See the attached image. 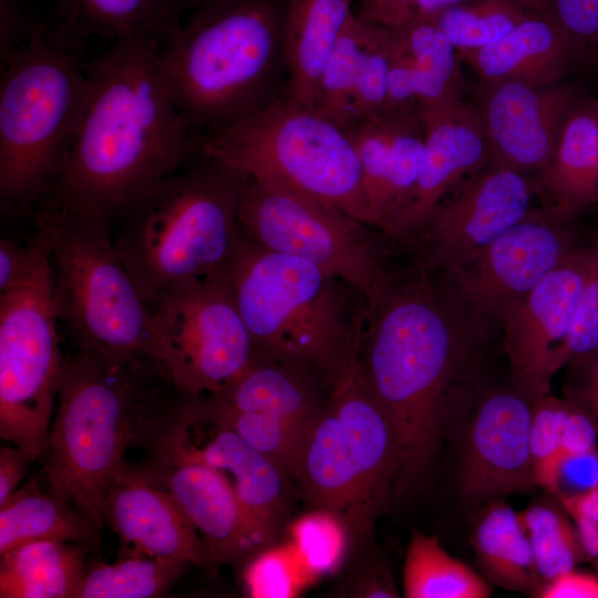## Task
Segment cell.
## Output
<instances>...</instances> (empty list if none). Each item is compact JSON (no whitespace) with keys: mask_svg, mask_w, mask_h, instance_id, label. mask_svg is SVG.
Returning a JSON list of instances; mask_svg holds the SVG:
<instances>
[{"mask_svg":"<svg viewBox=\"0 0 598 598\" xmlns=\"http://www.w3.org/2000/svg\"><path fill=\"white\" fill-rule=\"evenodd\" d=\"M406 598H486L487 579L448 554L433 535L414 532L406 548L403 576Z\"/></svg>","mask_w":598,"mask_h":598,"instance_id":"cell-33","label":"cell"},{"mask_svg":"<svg viewBox=\"0 0 598 598\" xmlns=\"http://www.w3.org/2000/svg\"><path fill=\"white\" fill-rule=\"evenodd\" d=\"M598 348V237L587 245L584 282L575 307L573 321L564 341L555 349L549 362L551 378L574 359Z\"/></svg>","mask_w":598,"mask_h":598,"instance_id":"cell-41","label":"cell"},{"mask_svg":"<svg viewBox=\"0 0 598 598\" xmlns=\"http://www.w3.org/2000/svg\"><path fill=\"white\" fill-rule=\"evenodd\" d=\"M165 411L147 440L151 463L145 468L177 501L213 564L244 565L257 548L231 483L181 447L165 425Z\"/></svg>","mask_w":598,"mask_h":598,"instance_id":"cell-17","label":"cell"},{"mask_svg":"<svg viewBox=\"0 0 598 598\" xmlns=\"http://www.w3.org/2000/svg\"><path fill=\"white\" fill-rule=\"evenodd\" d=\"M390 30L385 110L416 113L462 97L464 81L456 50L431 22Z\"/></svg>","mask_w":598,"mask_h":598,"instance_id":"cell-25","label":"cell"},{"mask_svg":"<svg viewBox=\"0 0 598 598\" xmlns=\"http://www.w3.org/2000/svg\"><path fill=\"white\" fill-rule=\"evenodd\" d=\"M34 224L49 245L58 321L78 349L162 371L151 307L115 249L110 224L47 200Z\"/></svg>","mask_w":598,"mask_h":598,"instance_id":"cell-7","label":"cell"},{"mask_svg":"<svg viewBox=\"0 0 598 598\" xmlns=\"http://www.w3.org/2000/svg\"><path fill=\"white\" fill-rule=\"evenodd\" d=\"M539 598H598V575L573 568L544 582Z\"/></svg>","mask_w":598,"mask_h":598,"instance_id":"cell-51","label":"cell"},{"mask_svg":"<svg viewBox=\"0 0 598 598\" xmlns=\"http://www.w3.org/2000/svg\"><path fill=\"white\" fill-rule=\"evenodd\" d=\"M568 365L565 399L585 410L598 426V348L574 359Z\"/></svg>","mask_w":598,"mask_h":598,"instance_id":"cell-47","label":"cell"},{"mask_svg":"<svg viewBox=\"0 0 598 598\" xmlns=\"http://www.w3.org/2000/svg\"><path fill=\"white\" fill-rule=\"evenodd\" d=\"M179 399L165 413V425L190 456L223 472L240 503L257 551L277 544L287 517L291 477L277 463L249 445L233 430L197 415L210 427L208 437H192L179 416ZM256 551V553H257Z\"/></svg>","mask_w":598,"mask_h":598,"instance_id":"cell-21","label":"cell"},{"mask_svg":"<svg viewBox=\"0 0 598 598\" xmlns=\"http://www.w3.org/2000/svg\"><path fill=\"white\" fill-rule=\"evenodd\" d=\"M33 461L13 444L0 448V506L20 487Z\"/></svg>","mask_w":598,"mask_h":598,"instance_id":"cell-52","label":"cell"},{"mask_svg":"<svg viewBox=\"0 0 598 598\" xmlns=\"http://www.w3.org/2000/svg\"><path fill=\"white\" fill-rule=\"evenodd\" d=\"M244 567L245 588L251 597H292L313 578L288 542L258 550Z\"/></svg>","mask_w":598,"mask_h":598,"instance_id":"cell-39","label":"cell"},{"mask_svg":"<svg viewBox=\"0 0 598 598\" xmlns=\"http://www.w3.org/2000/svg\"><path fill=\"white\" fill-rule=\"evenodd\" d=\"M161 63L200 143L287 90L283 9L277 0H200L162 42Z\"/></svg>","mask_w":598,"mask_h":598,"instance_id":"cell-3","label":"cell"},{"mask_svg":"<svg viewBox=\"0 0 598 598\" xmlns=\"http://www.w3.org/2000/svg\"><path fill=\"white\" fill-rule=\"evenodd\" d=\"M472 545L488 581L537 597L544 581L519 512L502 498L486 503L474 524Z\"/></svg>","mask_w":598,"mask_h":598,"instance_id":"cell-31","label":"cell"},{"mask_svg":"<svg viewBox=\"0 0 598 598\" xmlns=\"http://www.w3.org/2000/svg\"><path fill=\"white\" fill-rule=\"evenodd\" d=\"M58 324L45 237L28 277L0 292V436L34 461L47 442L65 361Z\"/></svg>","mask_w":598,"mask_h":598,"instance_id":"cell-11","label":"cell"},{"mask_svg":"<svg viewBox=\"0 0 598 598\" xmlns=\"http://www.w3.org/2000/svg\"><path fill=\"white\" fill-rule=\"evenodd\" d=\"M533 178L545 209L564 219L598 205V99L578 100L550 163Z\"/></svg>","mask_w":598,"mask_h":598,"instance_id":"cell-27","label":"cell"},{"mask_svg":"<svg viewBox=\"0 0 598 598\" xmlns=\"http://www.w3.org/2000/svg\"><path fill=\"white\" fill-rule=\"evenodd\" d=\"M145 364L79 350L64 361L55 411L40 456L48 486L103 528L105 493L131 444L150 437L164 408Z\"/></svg>","mask_w":598,"mask_h":598,"instance_id":"cell-5","label":"cell"},{"mask_svg":"<svg viewBox=\"0 0 598 598\" xmlns=\"http://www.w3.org/2000/svg\"><path fill=\"white\" fill-rule=\"evenodd\" d=\"M587 246H576L499 319L512 386L530 402L549 394V362L566 338L584 282Z\"/></svg>","mask_w":598,"mask_h":598,"instance_id":"cell-18","label":"cell"},{"mask_svg":"<svg viewBox=\"0 0 598 598\" xmlns=\"http://www.w3.org/2000/svg\"><path fill=\"white\" fill-rule=\"evenodd\" d=\"M569 221L547 209H532L467 265L441 275L476 312L499 326L505 311L577 246Z\"/></svg>","mask_w":598,"mask_h":598,"instance_id":"cell-15","label":"cell"},{"mask_svg":"<svg viewBox=\"0 0 598 598\" xmlns=\"http://www.w3.org/2000/svg\"><path fill=\"white\" fill-rule=\"evenodd\" d=\"M529 11L548 12L551 8V0H513Z\"/></svg>","mask_w":598,"mask_h":598,"instance_id":"cell-54","label":"cell"},{"mask_svg":"<svg viewBox=\"0 0 598 598\" xmlns=\"http://www.w3.org/2000/svg\"><path fill=\"white\" fill-rule=\"evenodd\" d=\"M102 514L104 525L121 540V554L138 553L198 567L213 564L193 523L147 468L126 463L105 493Z\"/></svg>","mask_w":598,"mask_h":598,"instance_id":"cell-22","label":"cell"},{"mask_svg":"<svg viewBox=\"0 0 598 598\" xmlns=\"http://www.w3.org/2000/svg\"><path fill=\"white\" fill-rule=\"evenodd\" d=\"M190 565L138 553L113 563L89 561L75 598H151L164 596Z\"/></svg>","mask_w":598,"mask_h":598,"instance_id":"cell-34","label":"cell"},{"mask_svg":"<svg viewBox=\"0 0 598 598\" xmlns=\"http://www.w3.org/2000/svg\"><path fill=\"white\" fill-rule=\"evenodd\" d=\"M462 0H360L357 16L384 28L429 22L445 8Z\"/></svg>","mask_w":598,"mask_h":598,"instance_id":"cell-43","label":"cell"},{"mask_svg":"<svg viewBox=\"0 0 598 598\" xmlns=\"http://www.w3.org/2000/svg\"><path fill=\"white\" fill-rule=\"evenodd\" d=\"M497 329L443 275L420 264L388 272L367 301L357 357L395 435L394 494L424 481L485 390Z\"/></svg>","mask_w":598,"mask_h":598,"instance_id":"cell-1","label":"cell"},{"mask_svg":"<svg viewBox=\"0 0 598 598\" xmlns=\"http://www.w3.org/2000/svg\"><path fill=\"white\" fill-rule=\"evenodd\" d=\"M581 96L564 83L482 82L474 103L489 157L537 176L550 163L570 110Z\"/></svg>","mask_w":598,"mask_h":598,"instance_id":"cell-19","label":"cell"},{"mask_svg":"<svg viewBox=\"0 0 598 598\" xmlns=\"http://www.w3.org/2000/svg\"><path fill=\"white\" fill-rule=\"evenodd\" d=\"M425 126V154L420 174L402 209L386 230L414 243L453 187L488 159L489 150L474 104L457 97L420 114Z\"/></svg>","mask_w":598,"mask_h":598,"instance_id":"cell-20","label":"cell"},{"mask_svg":"<svg viewBox=\"0 0 598 598\" xmlns=\"http://www.w3.org/2000/svg\"><path fill=\"white\" fill-rule=\"evenodd\" d=\"M68 23L112 41L154 37L162 42L179 24L186 0H65Z\"/></svg>","mask_w":598,"mask_h":598,"instance_id":"cell-32","label":"cell"},{"mask_svg":"<svg viewBox=\"0 0 598 598\" xmlns=\"http://www.w3.org/2000/svg\"><path fill=\"white\" fill-rule=\"evenodd\" d=\"M90 547L60 540L22 544L0 555L1 598H75Z\"/></svg>","mask_w":598,"mask_h":598,"instance_id":"cell-30","label":"cell"},{"mask_svg":"<svg viewBox=\"0 0 598 598\" xmlns=\"http://www.w3.org/2000/svg\"><path fill=\"white\" fill-rule=\"evenodd\" d=\"M330 385L305 367L257 357L233 384L200 398L214 409L264 416L305 435L324 406Z\"/></svg>","mask_w":598,"mask_h":598,"instance_id":"cell-26","label":"cell"},{"mask_svg":"<svg viewBox=\"0 0 598 598\" xmlns=\"http://www.w3.org/2000/svg\"><path fill=\"white\" fill-rule=\"evenodd\" d=\"M353 0H288L283 9V43L288 94L313 107L323 64L353 13Z\"/></svg>","mask_w":598,"mask_h":598,"instance_id":"cell-28","label":"cell"},{"mask_svg":"<svg viewBox=\"0 0 598 598\" xmlns=\"http://www.w3.org/2000/svg\"><path fill=\"white\" fill-rule=\"evenodd\" d=\"M569 402L570 409L561 437V452L564 454H575L598 448V426L596 421L580 406L571 401Z\"/></svg>","mask_w":598,"mask_h":598,"instance_id":"cell-50","label":"cell"},{"mask_svg":"<svg viewBox=\"0 0 598 598\" xmlns=\"http://www.w3.org/2000/svg\"><path fill=\"white\" fill-rule=\"evenodd\" d=\"M238 221L258 245L320 267L357 288L367 301L388 275L364 225L285 188L245 176Z\"/></svg>","mask_w":598,"mask_h":598,"instance_id":"cell-13","label":"cell"},{"mask_svg":"<svg viewBox=\"0 0 598 598\" xmlns=\"http://www.w3.org/2000/svg\"><path fill=\"white\" fill-rule=\"evenodd\" d=\"M556 498L566 513L581 512L598 519V489L581 495Z\"/></svg>","mask_w":598,"mask_h":598,"instance_id":"cell-53","label":"cell"},{"mask_svg":"<svg viewBox=\"0 0 598 598\" xmlns=\"http://www.w3.org/2000/svg\"><path fill=\"white\" fill-rule=\"evenodd\" d=\"M532 406L512 385L484 390L464 423L460 495L488 503L537 487L530 448Z\"/></svg>","mask_w":598,"mask_h":598,"instance_id":"cell-16","label":"cell"},{"mask_svg":"<svg viewBox=\"0 0 598 598\" xmlns=\"http://www.w3.org/2000/svg\"><path fill=\"white\" fill-rule=\"evenodd\" d=\"M288 543L313 576L334 571L342 565L352 535L333 512L312 508L287 526Z\"/></svg>","mask_w":598,"mask_h":598,"instance_id":"cell-38","label":"cell"},{"mask_svg":"<svg viewBox=\"0 0 598 598\" xmlns=\"http://www.w3.org/2000/svg\"><path fill=\"white\" fill-rule=\"evenodd\" d=\"M529 10L513 0H462L431 21L456 52L487 47L514 29Z\"/></svg>","mask_w":598,"mask_h":598,"instance_id":"cell-36","label":"cell"},{"mask_svg":"<svg viewBox=\"0 0 598 598\" xmlns=\"http://www.w3.org/2000/svg\"><path fill=\"white\" fill-rule=\"evenodd\" d=\"M389 69L390 30L389 28L370 23L360 58L353 95V121L385 110L388 103Z\"/></svg>","mask_w":598,"mask_h":598,"instance_id":"cell-42","label":"cell"},{"mask_svg":"<svg viewBox=\"0 0 598 598\" xmlns=\"http://www.w3.org/2000/svg\"><path fill=\"white\" fill-rule=\"evenodd\" d=\"M370 23L353 12L323 64L313 109L346 127L353 122V95Z\"/></svg>","mask_w":598,"mask_h":598,"instance_id":"cell-35","label":"cell"},{"mask_svg":"<svg viewBox=\"0 0 598 598\" xmlns=\"http://www.w3.org/2000/svg\"><path fill=\"white\" fill-rule=\"evenodd\" d=\"M350 595L367 598L399 597L390 566L379 557L370 556L351 582Z\"/></svg>","mask_w":598,"mask_h":598,"instance_id":"cell-48","label":"cell"},{"mask_svg":"<svg viewBox=\"0 0 598 598\" xmlns=\"http://www.w3.org/2000/svg\"><path fill=\"white\" fill-rule=\"evenodd\" d=\"M199 154L371 226L359 158L346 128L297 102L287 90L256 113L204 137Z\"/></svg>","mask_w":598,"mask_h":598,"instance_id":"cell-10","label":"cell"},{"mask_svg":"<svg viewBox=\"0 0 598 598\" xmlns=\"http://www.w3.org/2000/svg\"><path fill=\"white\" fill-rule=\"evenodd\" d=\"M344 128L359 158L371 227L386 233L422 168L424 123L416 113L384 110Z\"/></svg>","mask_w":598,"mask_h":598,"instance_id":"cell-23","label":"cell"},{"mask_svg":"<svg viewBox=\"0 0 598 598\" xmlns=\"http://www.w3.org/2000/svg\"><path fill=\"white\" fill-rule=\"evenodd\" d=\"M535 195L534 178L488 157L415 239L419 264L440 274L464 267L532 210Z\"/></svg>","mask_w":598,"mask_h":598,"instance_id":"cell-14","label":"cell"},{"mask_svg":"<svg viewBox=\"0 0 598 598\" xmlns=\"http://www.w3.org/2000/svg\"><path fill=\"white\" fill-rule=\"evenodd\" d=\"M570 402L546 394L533 402L530 448L537 487L554 495L563 457L561 437Z\"/></svg>","mask_w":598,"mask_h":598,"instance_id":"cell-40","label":"cell"},{"mask_svg":"<svg viewBox=\"0 0 598 598\" xmlns=\"http://www.w3.org/2000/svg\"><path fill=\"white\" fill-rule=\"evenodd\" d=\"M519 515L544 582L587 561L575 524L560 504H533Z\"/></svg>","mask_w":598,"mask_h":598,"instance_id":"cell-37","label":"cell"},{"mask_svg":"<svg viewBox=\"0 0 598 598\" xmlns=\"http://www.w3.org/2000/svg\"><path fill=\"white\" fill-rule=\"evenodd\" d=\"M598 489V448L564 454L560 460L554 496H575Z\"/></svg>","mask_w":598,"mask_h":598,"instance_id":"cell-46","label":"cell"},{"mask_svg":"<svg viewBox=\"0 0 598 598\" xmlns=\"http://www.w3.org/2000/svg\"><path fill=\"white\" fill-rule=\"evenodd\" d=\"M244 181L241 173L199 154L114 219L115 249L148 305L178 287L224 272L241 236Z\"/></svg>","mask_w":598,"mask_h":598,"instance_id":"cell-4","label":"cell"},{"mask_svg":"<svg viewBox=\"0 0 598 598\" xmlns=\"http://www.w3.org/2000/svg\"><path fill=\"white\" fill-rule=\"evenodd\" d=\"M223 277L257 357L305 367L332 382L357 350L367 299L347 281L266 249L243 231Z\"/></svg>","mask_w":598,"mask_h":598,"instance_id":"cell-6","label":"cell"},{"mask_svg":"<svg viewBox=\"0 0 598 598\" xmlns=\"http://www.w3.org/2000/svg\"><path fill=\"white\" fill-rule=\"evenodd\" d=\"M37 23L29 21L20 0H0V52L6 59L32 33Z\"/></svg>","mask_w":598,"mask_h":598,"instance_id":"cell-49","label":"cell"},{"mask_svg":"<svg viewBox=\"0 0 598 598\" xmlns=\"http://www.w3.org/2000/svg\"><path fill=\"white\" fill-rule=\"evenodd\" d=\"M44 244L45 237L37 226L33 237L24 245L11 239H1L0 292L19 286L28 277Z\"/></svg>","mask_w":598,"mask_h":598,"instance_id":"cell-45","label":"cell"},{"mask_svg":"<svg viewBox=\"0 0 598 598\" xmlns=\"http://www.w3.org/2000/svg\"><path fill=\"white\" fill-rule=\"evenodd\" d=\"M101 532L86 515L35 480L20 486L0 506V555L39 540L76 543L99 550Z\"/></svg>","mask_w":598,"mask_h":598,"instance_id":"cell-29","label":"cell"},{"mask_svg":"<svg viewBox=\"0 0 598 598\" xmlns=\"http://www.w3.org/2000/svg\"><path fill=\"white\" fill-rule=\"evenodd\" d=\"M550 11L588 53L598 50V0H551Z\"/></svg>","mask_w":598,"mask_h":598,"instance_id":"cell-44","label":"cell"},{"mask_svg":"<svg viewBox=\"0 0 598 598\" xmlns=\"http://www.w3.org/2000/svg\"><path fill=\"white\" fill-rule=\"evenodd\" d=\"M398 467L392 425L363 377L355 350L333 378L290 477L312 508L333 512L352 535L368 537L394 494Z\"/></svg>","mask_w":598,"mask_h":598,"instance_id":"cell-9","label":"cell"},{"mask_svg":"<svg viewBox=\"0 0 598 598\" xmlns=\"http://www.w3.org/2000/svg\"><path fill=\"white\" fill-rule=\"evenodd\" d=\"M161 45L154 37L116 40L86 66L87 104L44 200L111 226L138 195L199 155L164 74Z\"/></svg>","mask_w":598,"mask_h":598,"instance_id":"cell-2","label":"cell"},{"mask_svg":"<svg viewBox=\"0 0 598 598\" xmlns=\"http://www.w3.org/2000/svg\"><path fill=\"white\" fill-rule=\"evenodd\" d=\"M200 0H186L187 2V9H190L193 6H195Z\"/></svg>","mask_w":598,"mask_h":598,"instance_id":"cell-55","label":"cell"},{"mask_svg":"<svg viewBox=\"0 0 598 598\" xmlns=\"http://www.w3.org/2000/svg\"><path fill=\"white\" fill-rule=\"evenodd\" d=\"M37 23L1 60L0 195L23 208L52 192L90 95L86 66Z\"/></svg>","mask_w":598,"mask_h":598,"instance_id":"cell-8","label":"cell"},{"mask_svg":"<svg viewBox=\"0 0 598 598\" xmlns=\"http://www.w3.org/2000/svg\"><path fill=\"white\" fill-rule=\"evenodd\" d=\"M150 307L162 344L163 374L182 395L215 394L257 359L223 274L178 287Z\"/></svg>","mask_w":598,"mask_h":598,"instance_id":"cell-12","label":"cell"},{"mask_svg":"<svg viewBox=\"0 0 598 598\" xmlns=\"http://www.w3.org/2000/svg\"><path fill=\"white\" fill-rule=\"evenodd\" d=\"M587 54L551 11H532L496 42L458 52L457 56L482 82L519 81L545 86L559 83Z\"/></svg>","mask_w":598,"mask_h":598,"instance_id":"cell-24","label":"cell"}]
</instances>
